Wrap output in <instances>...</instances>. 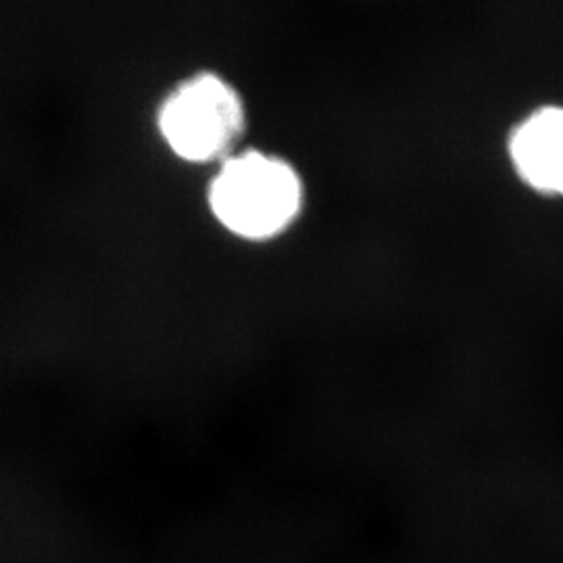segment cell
Here are the masks:
<instances>
[{
    "label": "cell",
    "instance_id": "6da1fadb",
    "mask_svg": "<svg viewBox=\"0 0 563 563\" xmlns=\"http://www.w3.org/2000/svg\"><path fill=\"white\" fill-rule=\"evenodd\" d=\"M207 201L230 234L265 242L278 239L299 220L305 188L299 172L282 157L242 151L220 163Z\"/></svg>",
    "mask_w": 563,
    "mask_h": 563
},
{
    "label": "cell",
    "instance_id": "3957f363",
    "mask_svg": "<svg viewBox=\"0 0 563 563\" xmlns=\"http://www.w3.org/2000/svg\"><path fill=\"white\" fill-rule=\"evenodd\" d=\"M509 153L522 180L549 195H563V109L532 113L511 136Z\"/></svg>",
    "mask_w": 563,
    "mask_h": 563
},
{
    "label": "cell",
    "instance_id": "7a4b0ae2",
    "mask_svg": "<svg viewBox=\"0 0 563 563\" xmlns=\"http://www.w3.org/2000/svg\"><path fill=\"white\" fill-rule=\"evenodd\" d=\"M246 125L239 90L218 74H195L159 104L157 128L167 148L188 163H223Z\"/></svg>",
    "mask_w": 563,
    "mask_h": 563
}]
</instances>
